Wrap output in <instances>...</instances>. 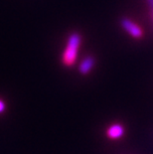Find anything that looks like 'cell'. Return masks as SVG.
<instances>
[{"mask_svg":"<svg viewBox=\"0 0 153 154\" xmlns=\"http://www.w3.org/2000/svg\"><path fill=\"white\" fill-rule=\"evenodd\" d=\"M147 1H148V4L150 5V7L153 9V0H147Z\"/></svg>","mask_w":153,"mask_h":154,"instance_id":"obj_6","label":"cell"},{"mask_svg":"<svg viewBox=\"0 0 153 154\" xmlns=\"http://www.w3.org/2000/svg\"><path fill=\"white\" fill-rule=\"evenodd\" d=\"M96 65V60L92 56H87L84 59V60L81 62L80 67H79V72L81 75L83 76H86L90 73V71L93 70V68Z\"/></svg>","mask_w":153,"mask_h":154,"instance_id":"obj_3","label":"cell"},{"mask_svg":"<svg viewBox=\"0 0 153 154\" xmlns=\"http://www.w3.org/2000/svg\"><path fill=\"white\" fill-rule=\"evenodd\" d=\"M82 43V36L78 32H73L68 38L66 48L62 54V64L66 67H71L76 63L80 46Z\"/></svg>","mask_w":153,"mask_h":154,"instance_id":"obj_1","label":"cell"},{"mask_svg":"<svg viewBox=\"0 0 153 154\" xmlns=\"http://www.w3.org/2000/svg\"><path fill=\"white\" fill-rule=\"evenodd\" d=\"M120 25H121V27L124 29L129 35H131L132 37L135 39H140L143 37V35H144L142 29L139 27L136 23L133 22L131 19H129L127 17H123L120 19Z\"/></svg>","mask_w":153,"mask_h":154,"instance_id":"obj_2","label":"cell"},{"mask_svg":"<svg viewBox=\"0 0 153 154\" xmlns=\"http://www.w3.org/2000/svg\"><path fill=\"white\" fill-rule=\"evenodd\" d=\"M6 109V104L2 100H0V113H2Z\"/></svg>","mask_w":153,"mask_h":154,"instance_id":"obj_5","label":"cell"},{"mask_svg":"<svg viewBox=\"0 0 153 154\" xmlns=\"http://www.w3.org/2000/svg\"><path fill=\"white\" fill-rule=\"evenodd\" d=\"M106 134L110 139H118L124 134V128L119 123L112 124L107 128Z\"/></svg>","mask_w":153,"mask_h":154,"instance_id":"obj_4","label":"cell"}]
</instances>
